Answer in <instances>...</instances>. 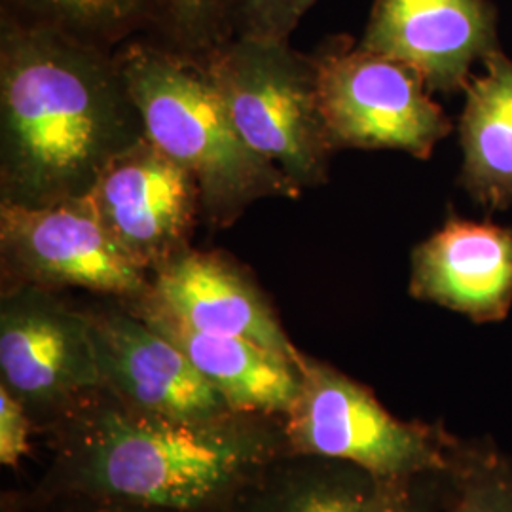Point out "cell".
Masks as SVG:
<instances>
[{
    "label": "cell",
    "instance_id": "e0dca14e",
    "mask_svg": "<svg viewBox=\"0 0 512 512\" xmlns=\"http://www.w3.org/2000/svg\"><path fill=\"white\" fill-rule=\"evenodd\" d=\"M450 480L446 512H512V467L497 452L469 448Z\"/></svg>",
    "mask_w": 512,
    "mask_h": 512
},
{
    "label": "cell",
    "instance_id": "7402d4cb",
    "mask_svg": "<svg viewBox=\"0 0 512 512\" xmlns=\"http://www.w3.org/2000/svg\"><path fill=\"white\" fill-rule=\"evenodd\" d=\"M33 429L35 425L23 404L0 385V463L4 467H16L29 452Z\"/></svg>",
    "mask_w": 512,
    "mask_h": 512
},
{
    "label": "cell",
    "instance_id": "9c48e42d",
    "mask_svg": "<svg viewBox=\"0 0 512 512\" xmlns=\"http://www.w3.org/2000/svg\"><path fill=\"white\" fill-rule=\"evenodd\" d=\"M86 198L110 234L148 272L184 251L202 205L190 171L147 135L110 160Z\"/></svg>",
    "mask_w": 512,
    "mask_h": 512
},
{
    "label": "cell",
    "instance_id": "d6986e66",
    "mask_svg": "<svg viewBox=\"0 0 512 512\" xmlns=\"http://www.w3.org/2000/svg\"><path fill=\"white\" fill-rule=\"evenodd\" d=\"M315 2L317 0H238L234 12L238 35L289 42L300 19Z\"/></svg>",
    "mask_w": 512,
    "mask_h": 512
},
{
    "label": "cell",
    "instance_id": "5b68a950",
    "mask_svg": "<svg viewBox=\"0 0 512 512\" xmlns=\"http://www.w3.org/2000/svg\"><path fill=\"white\" fill-rule=\"evenodd\" d=\"M205 73L241 139L300 188L321 183L332 148L317 103L315 63L289 42L238 37L211 48Z\"/></svg>",
    "mask_w": 512,
    "mask_h": 512
},
{
    "label": "cell",
    "instance_id": "9a60e30c",
    "mask_svg": "<svg viewBox=\"0 0 512 512\" xmlns=\"http://www.w3.org/2000/svg\"><path fill=\"white\" fill-rule=\"evenodd\" d=\"M131 310L183 351L236 412L285 418L300 391L298 365L255 342L192 329L147 298Z\"/></svg>",
    "mask_w": 512,
    "mask_h": 512
},
{
    "label": "cell",
    "instance_id": "ba28073f",
    "mask_svg": "<svg viewBox=\"0 0 512 512\" xmlns=\"http://www.w3.org/2000/svg\"><path fill=\"white\" fill-rule=\"evenodd\" d=\"M0 251L4 272L21 285L76 287L129 302L150 291L152 275L110 234L86 196L50 205L2 202Z\"/></svg>",
    "mask_w": 512,
    "mask_h": 512
},
{
    "label": "cell",
    "instance_id": "5bb4252c",
    "mask_svg": "<svg viewBox=\"0 0 512 512\" xmlns=\"http://www.w3.org/2000/svg\"><path fill=\"white\" fill-rule=\"evenodd\" d=\"M437 478L444 476L393 480L348 461L289 452L228 512H429V484Z\"/></svg>",
    "mask_w": 512,
    "mask_h": 512
},
{
    "label": "cell",
    "instance_id": "6da1fadb",
    "mask_svg": "<svg viewBox=\"0 0 512 512\" xmlns=\"http://www.w3.org/2000/svg\"><path fill=\"white\" fill-rule=\"evenodd\" d=\"M50 463L38 492H82L183 512H228L291 452L285 421L228 412L175 418L95 389L44 431Z\"/></svg>",
    "mask_w": 512,
    "mask_h": 512
},
{
    "label": "cell",
    "instance_id": "7a4b0ae2",
    "mask_svg": "<svg viewBox=\"0 0 512 512\" xmlns=\"http://www.w3.org/2000/svg\"><path fill=\"white\" fill-rule=\"evenodd\" d=\"M2 196L50 205L90 194L114 156L145 137L118 65L76 33L4 19Z\"/></svg>",
    "mask_w": 512,
    "mask_h": 512
},
{
    "label": "cell",
    "instance_id": "30bf717a",
    "mask_svg": "<svg viewBox=\"0 0 512 512\" xmlns=\"http://www.w3.org/2000/svg\"><path fill=\"white\" fill-rule=\"evenodd\" d=\"M357 46L412 67L431 93H456L499 50L497 10L490 0H374Z\"/></svg>",
    "mask_w": 512,
    "mask_h": 512
},
{
    "label": "cell",
    "instance_id": "8fae6325",
    "mask_svg": "<svg viewBox=\"0 0 512 512\" xmlns=\"http://www.w3.org/2000/svg\"><path fill=\"white\" fill-rule=\"evenodd\" d=\"M88 313L101 384L118 401L175 418L236 412L181 349L131 308Z\"/></svg>",
    "mask_w": 512,
    "mask_h": 512
},
{
    "label": "cell",
    "instance_id": "44dd1931",
    "mask_svg": "<svg viewBox=\"0 0 512 512\" xmlns=\"http://www.w3.org/2000/svg\"><path fill=\"white\" fill-rule=\"evenodd\" d=\"M171 29L188 46L219 44L226 19H234L238 0H164Z\"/></svg>",
    "mask_w": 512,
    "mask_h": 512
},
{
    "label": "cell",
    "instance_id": "ffe728a7",
    "mask_svg": "<svg viewBox=\"0 0 512 512\" xmlns=\"http://www.w3.org/2000/svg\"><path fill=\"white\" fill-rule=\"evenodd\" d=\"M2 512H183L82 492H38L4 495Z\"/></svg>",
    "mask_w": 512,
    "mask_h": 512
},
{
    "label": "cell",
    "instance_id": "52a82bcc",
    "mask_svg": "<svg viewBox=\"0 0 512 512\" xmlns=\"http://www.w3.org/2000/svg\"><path fill=\"white\" fill-rule=\"evenodd\" d=\"M0 385L40 431L103 387L90 313L50 289L14 283L0 302Z\"/></svg>",
    "mask_w": 512,
    "mask_h": 512
},
{
    "label": "cell",
    "instance_id": "ac0fdd59",
    "mask_svg": "<svg viewBox=\"0 0 512 512\" xmlns=\"http://www.w3.org/2000/svg\"><path fill=\"white\" fill-rule=\"evenodd\" d=\"M40 16L38 21L63 27L76 35H110L128 27L145 0H18Z\"/></svg>",
    "mask_w": 512,
    "mask_h": 512
},
{
    "label": "cell",
    "instance_id": "2e32d148",
    "mask_svg": "<svg viewBox=\"0 0 512 512\" xmlns=\"http://www.w3.org/2000/svg\"><path fill=\"white\" fill-rule=\"evenodd\" d=\"M482 63L463 90V184L476 203L503 211L512 205V59L499 48Z\"/></svg>",
    "mask_w": 512,
    "mask_h": 512
},
{
    "label": "cell",
    "instance_id": "277c9868",
    "mask_svg": "<svg viewBox=\"0 0 512 512\" xmlns=\"http://www.w3.org/2000/svg\"><path fill=\"white\" fill-rule=\"evenodd\" d=\"M300 391L283 418L293 454L340 459L393 480L452 475L469 448L440 425L391 416L344 372L300 353Z\"/></svg>",
    "mask_w": 512,
    "mask_h": 512
},
{
    "label": "cell",
    "instance_id": "7c38bea8",
    "mask_svg": "<svg viewBox=\"0 0 512 512\" xmlns=\"http://www.w3.org/2000/svg\"><path fill=\"white\" fill-rule=\"evenodd\" d=\"M143 298L192 329L245 338L298 365L302 351L294 348L266 296L224 256L184 249L152 272Z\"/></svg>",
    "mask_w": 512,
    "mask_h": 512
},
{
    "label": "cell",
    "instance_id": "4fadbf2b",
    "mask_svg": "<svg viewBox=\"0 0 512 512\" xmlns=\"http://www.w3.org/2000/svg\"><path fill=\"white\" fill-rule=\"evenodd\" d=\"M410 294L475 323L503 321L512 306V230L452 219L412 253Z\"/></svg>",
    "mask_w": 512,
    "mask_h": 512
},
{
    "label": "cell",
    "instance_id": "8992f818",
    "mask_svg": "<svg viewBox=\"0 0 512 512\" xmlns=\"http://www.w3.org/2000/svg\"><path fill=\"white\" fill-rule=\"evenodd\" d=\"M313 63L332 150H401L427 160L452 131L421 74L401 61L338 44Z\"/></svg>",
    "mask_w": 512,
    "mask_h": 512
},
{
    "label": "cell",
    "instance_id": "3957f363",
    "mask_svg": "<svg viewBox=\"0 0 512 512\" xmlns=\"http://www.w3.org/2000/svg\"><path fill=\"white\" fill-rule=\"evenodd\" d=\"M118 69L148 141L190 171L209 219L232 222L258 200L300 194L241 139L205 69L147 44L129 46Z\"/></svg>",
    "mask_w": 512,
    "mask_h": 512
}]
</instances>
